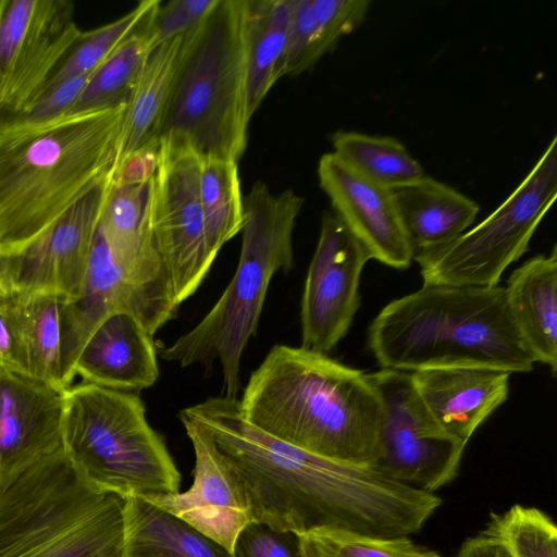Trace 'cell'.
Here are the masks:
<instances>
[{"label":"cell","instance_id":"4316f807","mask_svg":"<svg viewBox=\"0 0 557 557\" xmlns=\"http://www.w3.org/2000/svg\"><path fill=\"white\" fill-rule=\"evenodd\" d=\"M18 339L26 374L64 389L61 380L60 310L64 300L47 293L0 289Z\"/></svg>","mask_w":557,"mask_h":557},{"label":"cell","instance_id":"836d02e7","mask_svg":"<svg viewBox=\"0 0 557 557\" xmlns=\"http://www.w3.org/2000/svg\"><path fill=\"white\" fill-rule=\"evenodd\" d=\"M482 534L500 542L511 557H557V528L534 507L513 505L492 513Z\"/></svg>","mask_w":557,"mask_h":557},{"label":"cell","instance_id":"52a82bcc","mask_svg":"<svg viewBox=\"0 0 557 557\" xmlns=\"http://www.w3.org/2000/svg\"><path fill=\"white\" fill-rule=\"evenodd\" d=\"M249 122L245 0H219L191 36L161 137L187 141L200 159L239 161Z\"/></svg>","mask_w":557,"mask_h":557},{"label":"cell","instance_id":"603a6c76","mask_svg":"<svg viewBox=\"0 0 557 557\" xmlns=\"http://www.w3.org/2000/svg\"><path fill=\"white\" fill-rule=\"evenodd\" d=\"M193 35L174 37L150 50L126 108L116 166L131 156L159 144L178 71Z\"/></svg>","mask_w":557,"mask_h":557},{"label":"cell","instance_id":"ac0fdd59","mask_svg":"<svg viewBox=\"0 0 557 557\" xmlns=\"http://www.w3.org/2000/svg\"><path fill=\"white\" fill-rule=\"evenodd\" d=\"M318 177L334 213L371 259L397 270L411 265L414 252L400 223L392 189L360 176L333 152L320 158Z\"/></svg>","mask_w":557,"mask_h":557},{"label":"cell","instance_id":"5b68a950","mask_svg":"<svg viewBox=\"0 0 557 557\" xmlns=\"http://www.w3.org/2000/svg\"><path fill=\"white\" fill-rule=\"evenodd\" d=\"M124 502L62 447L0 482V557H122Z\"/></svg>","mask_w":557,"mask_h":557},{"label":"cell","instance_id":"2e32d148","mask_svg":"<svg viewBox=\"0 0 557 557\" xmlns=\"http://www.w3.org/2000/svg\"><path fill=\"white\" fill-rule=\"evenodd\" d=\"M158 148L139 151L115 168L98 228L113 260L129 280L180 307L147 222Z\"/></svg>","mask_w":557,"mask_h":557},{"label":"cell","instance_id":"f1b7e54d","mask_svg":"<svg viewBox=\"0 0 557 557\" xmlns=\"http://www.w3.org/2000/svg\"><path fill=\"white\" fill-rule=\"evenodd\" d=\"M333 153L360 176L388 189L423 177L421 164L392 136L337 131L331 136Z\"/></svg>","mask_w":557,"mask_h":557},{"label":"cell","instance_id":"d590c367","mask_svg":"<svg viewBox=\"0 0 557 557\" xmlns=\"http://www.w3.org/2000/svg\"><path fill=\"white\" fill-rule=\"evenodd\" d=\"M233 557H304L299 533L248 523L238 534Z\"/></svg>","mask_w":557,"mask_h":557},{"label":"cell","instance_id":"d6a6232c","mask_svg":"<svg viewBox=\"0 0 557 557\" xmlns=\"http://www.w3.org/2000/svg\"><path fill=\"white\" fill-rule=\"evenodd\" d=\"M299 535L304 557H442L409 535L381 537L335 529Z\"/></svg>","mask_w":557,"mask_h":557},{"label":"cell","instance_id":"6da1fadb","mask_svg":"<svg viewBox=\"0 0 557 557\" xmlns=\"http://www.w3.org/2000/svg\"><path fill=\"white\" fill-rule=\"evenodd\" d=\"M181 412L209 431L245 493L252 520L272 529L410 535L442 504L434 494L371 468L320 457L260 432L242 417L238 398L209 397Z\"/></svg>","mask_w":557,"mask_h":557},{"label":"cell","instance_id":"d4e9b609","mask_svg":"<svg viewBox=\"0 0 557 557\" xmlns=\"http://www.w3.org/2000/svg\"><path fill=\"white\" fill-rule=\"evenodd\" d=\"M369 0H292L284 53L276 81L311 69L342 37L366 18Z\"/></svg>","mask_w":557,"mask_h":557},{"label":"cell","instance_id":"7c38bea8","mask_svg":"<svg viewBox=\"0 0 557 557\" xmlns=\"http://www.w3.org/2000/svg\"><path fill=\"white\" fill-rule=\"evenodd\" d=\"M82 30L69 0H0V121L26 111Z\"/></svg>","mask_w":557,"mask_h":557},{"label":"cell","instance_id":"9c48e42d","mask_svg":"<svg viewBox=\"0 0 557 557\" xmlns=\"http://www.w3.org/2000/svg\"><path fill=\"white\" fill-rule=\"evenodd\" d=\"M557 196V138L509 197L476 226L440 248L418 252L423 285H498L520 259Z\"/></svg>","mask_w":557,"mask_h":557},{"label":"cell","instance_id":"1f68e13d","mask_svg":"<svg viewBox=\"0 0 557 557\" xmlns=\"http://www.w3.org/2000/svg\"><path fill=\"white\" fill-rule=\"evenodd\" d=\"M160 3L159 0L140 1L120 18L98 28L82 32L70 52L52 74L42 94L69 79L92 73L119 46L143 26Z\"/></svg>","mask_w":557,"mask_h":557},{"label":"cell","instance_id":"277c9868","mask_svg":"<svg viewBox=\"0 0 557 557\" xmlns=\"http://www.w3.org/2000/svg\"><path fill=\"white\" fill-rule=\"evenodd\" d=\"M368 347L382 369L405 372L484 367L527 373L534 364L499 285H423L379 312Z\"/></svg>","mask_w":557,"mask_h":557},{"label":"cell","instance_id":"ffe728a7","mask_svg":"<svg viewBox=\"0 0 557 557\" xmlns=\"http://www.w3.org/2000/svg\"><path fill=\"white\" fill-rule=\"evenodd\" d=\"M410 374L431 416L446 432L467 444L507 400L511 373L484 367H443Z\"/></svg>","mask_w":557,"mask_h":557},{"label":"cell","instance_id":"8fae6325","mask_svg":"<svg viewBox=\"0 0 557 557\" xmlns=\"http://www.w3.org/2000/svg\"><path fill=\"white\" fill-rule=\"evenodd\" d=\"M368 376L383 405L377 454L371 469L434 494L456 478L467 444L431 416L410 372L382 369Z\"/></svg>","mask_w":557,"mask_h":557},{"label":"cell","instance_id":"484cf974","mask_svg":"<svg viewBox=\"0 0 557 557\" xmlns=\"http://www.w3.org/2000/svg\"><path fill=\"white\" fill-rule=\"evenodd\" d=\"M122 557H233L224 546L140 496L124 502Z\"/></svg>","mask_w":557,"mask_h":557},{"label":"cell","instance_id":"8992f818","mask_svg":"<svg viewBox=\"0 0 557 557\" xmlns=\"http://www.w3.org/2000/svg\"><path fill=\"white\" fill-rule=\"evenodd\" d=\"M302 205L292 189L273 194L265 184H253L244 198L242 251L233 278L191 330L161 349L163 360L180 367L219 360L222 396L238 398L242 355L257 331L272 276L293 268V231Z\"/></svg>","mask_w":557,"mask_h":557},{"label":"cell","instance_id":"f546056e","mask_svg":"<svg viewBox=\"0 0 557 557\" xmlns=\"http://www.w3.org/2000/svg\"><path fill=\"white\" fill-rule=\"evenodd\" d=\"M154 12L94 71L67 113L99 111L128 104L151 50L148 28Z\"/></svg>","mask_w":557,"mask_h":557},{"label":"cell","instance_id":"d6986e66","mask_svg":"<svg viewBox=\"0 0 557 557\" xmlns=\"http://www.w3.org/2000/svg\"><path fill=\"white\" fill-rule=\"evenodd\" d=\"M64 389L0 367V482L63 447Z\"/></svg>","mask_w":557,"mask_h":557},{"label":"cell","instance_id":"44dd1931","mask_svg":"<svg viewBox=\"0 0 557 557\" xmlns=\"http://www.w3.org/2000/svg\"><path fill=\"white\" fill-rule=\"evenodd\" d=\"M152 336L134 313L125 310L111 313L83 347L75 376L82 382L127 393L152 386L159 377Z\"/></svg>","mask_w":557,"mask_h":557},{"label":"cell","instance_id":"9a60e30c","mask_svg":"<svg viewBox=\"0 0 557 557\" xmlns=\"http://www.w3.org/2000/svg\"><path fill=\"white\" fill-rule=\"evenodd\" d=\"M120 310L134 313L153 335L175 317L178 306L129 280L113 260L97 228L82 290L61 305L60 357L64 389L75 379V364L90 335L107 317Z\"/></svg>","mask_w":557,"mask_h":557},{"label":"cell","instance_id":"4dcf8cb0","mask_svg":"<svg viewBox=\"0 0 557 557\" xmlns=\"http://www.w3.org/2000/svg\"><path fill=\"white\" fill-rule=\"evenodd\" d=\"M199 188L208 251L214 260L222 246L243 227L244 198L238 161L201 159Z\"/></svg>","mask_w":557,"mask_h":557},{"label":"cell","instance_id":"83f0119b","mask_svg":"<svg viewBox=\"0 0 557 557\" xmlns=\"http://www.w3.org/2000/svg\"><path fill=\"white\" fill-rule=\"evenodd\" d=\"M292 0H245L247 113L249 119L276 81L284 53Z\"/></svg>","mask_w":557,"mask_h":557},{"label":"cell","instance_id":"74e56055","mask_svg":"<svg viewBox=\"0 0 557 557\" xmlns=\"http://www.w3.org/2000/svg\"><path fill=\"white\" fill-rule=\"evenodd\" d=\"M0 367L26 374L24 356L12 321L0 300Z\"/></svg>","mask_w":557,"mask_h":557},{"label":"cell","instance_id":"4fadbf2b","mask_svg":"<svg viewBox=\"0 0 557 557\" xmlns=\"http://www.w3.org/2000/svg\"><path fill=\"white\" fill-rule=\"evenodd\" d=\"M370 259L342 220L326 212L301 298V347L329 355L346 336L360 306V277Z\"/></svg>","mask_w":557,"mask_h":557},{"label":"cell","instance_id":"7a4b0ae2","mask_svg":"<svg viewBox=\"0 0 557 557\" xmlns=\"http://www.w3.org/2000/svg\"><path fill=\"white\" fill-rule=\"evenodd\" d=\"M238 406L251 426L285 444L357 467L375 461L381 397L368 374L329 355L275 345Z\"/></svg>","mask_w":557,"mask_h":557},{"label":"cell","instance_id":"e575fe53","mask_svg":"<svg viewBox=\"0 0 557 557\" xmlns=\"http://www.w3.org/2000/svg\"><path fill=\"white\" fill-rule=\"evenodd\" d=\"M219 0H173L156 10L148 28L150 49L198 30Z\"/></svg>","mask_w":557,"mask_h":557},{"label":"cell","instance_id":"ba28073f","mask_svg":"<svg viewBox=\"0 0 557 557\" xmlns=\"http://www.w3.org/2000/svg\"><path fill=\"white\" fill-rule=\"evenodd\" d=\"M63 447L96 488L129 496L180 492L181 473L138 393L81 382L64 389Z\"/></svg>","mask_w":557,"mask_h":557},{"label":"cell","instance_id":"7402d4cb","mask_svg":"<svg viewBox=\"0 0 557 557\" xmlns=\"http://www.w3.org/2000/svg\"><path fill=\"white\" fill-rule=\"evenodd\" d=\"M517 332L534 362L557 373V247L517 268L505 286Z\"/></svg>","mask_w":557,"mask_h":557},{"label":"cell","instance_id":"cb8c5ba5","mask_svg":"<svg viewBox=\"0 0 557 557\" xmlns=\"http://www.w3.org/2000/svg\"><path fill=\"white\" fill-rule=\"evenodd\" d=\"M392 194L414 255L451 243L467 231L480 211L474 200L428 175L392 189Z\"/></svg>","mask_w":557,"mask_h":557},{"label":"cell","instance_id":"30bf717a","mask_svg":"<svg viewBox=\"0 0 557 557\" xmlns=\"http://www.w3.org/2000/svg\"><path fill=\"white\" fill-rule=\"evenodd\" d=\"M201 159L185 140L159 139L147 222L178 305L196 293L212 263L200 202Z\"/></svg>","mask_w":557,"mask_h":557},{"label":"cell","instance_id":"5bb4252c","mask_svg":"<svg viewBox=\"0 0 557 557\" xmlns=\"http://www.w3.org/2000/svg\"><path fill=\"white\" fill-rule=\"evenodd\" d=\"M113 173L34 242L0 255V289L78 296Z\"/></svg>","mask_w":557,"mask_h":557},{"label":"cell","instance_id":"8d00e7d4","mask_svg":"<svg viewBox=\"0 0 557 557\" xmlns=\"http://www.w3.org/2000/svg\"><path fill=\"white\" fill-rule=\"evenodd\" d=\"M92 73L77 76L60 84L42 94L26 111L0 122L27 126L48 122L66 114L77 100Z\"/></svg>","mask_w":557,"mask_h":557},{"label":"cell","instance_id":"e0dca14e","mask_svg":"<svg viewBox=\"0 0 557 557\" xmlns=\"http://www.w3.org/2000/svg\"><path fill=\"white\" fill-rule=\"evenodd\" d=\"M194 453L191 486L185 492L144 497L233 552L240 531L252 516L236 476L209 431L180 412Z\"/></svg>","mask_w":557,"mask_h":557},{"label":"cell","instance_id":"f35d334b","mask_svg":"<svg viewBox=\"0 0 557 557\" xmlns=\"http://www.w3.org/2000/svg\"><path fill=\"white\" fill-rule=\"evenodd\" d=\"M455 557H511L497 540L482 533L467 539Z\"/></svg>","mask_w":557,"mask_h":557},{"label":"cell","instance_id":"3957f363","mask_svg":"<svg viewBox=\"0 0 557 557\" xmlns=\"http://www.w3.org/2000/svg\"><path fill=\"white\" fill-rule=\"evenodd\" d=\"M126 108L0 122V255L34 242L114 172Z\"/></svg>","mask_w":557,"mask_h":557}]
</instances>
